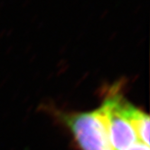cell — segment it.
I'll use <instances>...</instances> for the list:
<instances>
[{"mask_svg":"<svg viewBox=\"0 0 150 150\" xmlns=\"http://www.w3.org/2000/svg\"><path fill=\"white\" fill-rule=\"evenodd\" d=\"M0 16H1V15H0Z\"/></svg>","mask_w":150,"mask_h":150,"instance_id":"8fae6325","label":"cell"},{"mask_svg":"<svg viewBox=\"0 0 150 150\" xmlns=\"http://www.w3.org/2000/svg\"><path fill=\"white\" fill-rule=\"evenodd\" d=\"M141 7H142V6L140 5V4H138L134 9H133V14H137V13H138L139 11H140V9H141Z\"/></svg>","mask_w":150,"mask_h":150,"instance_id":"8992f818","label":"cell"},{"mask_svg":"<svg viewBox=\"0 0 150 150\" xmlns=\"http://www.w3.org/2000/svg\"><path fill=\"white\" fill-rule=\"evenodd\" d=\"M6 5V1L5 0H0V9H2Z\"/></svg>","mask_w":150,"mask_h":150,"instance_id":"9c48e42d","label":"cell"},{"mask_svg":"<svg viewBox=\"0 0 150 150\" xmlns=\"http://www.w3.org/2000/svg\"><path fill=\"white\" fill-rule=\"evenodd\" d=\"M32 2V0H24V1L22 2V4H21V6H22L23 8L26 7L30 3Z\"/></svg>","mask_w":150,"mask_h":150,"instance_id":"52a82bcc","label":"cell"},{"mask_svg":"<svg viewBox=\"0 0 150 150\" xmlns=\"http://www.w3.org/2000/svg\"><path fill=\"white\" fill-rule=\"evenodd\" d=\"M127 150H149V146L142 142H136L130 147H128Z\"/></svg>","mask_w":150,"mask_h":150,"instance_id":"277c9868","label":"cell"},{"mask_svg":"<svg viewBox=\"0 0 150 150\" xmlns=\"http://www.w3.org/2000/svg\"><path fill=\"white\" fill-rule=\"evenodd\" d=\"M121 99V95L112 94L106 98L102 106L99 109L105 121L114 150H127L137 140L133 127L122 113L120 107Z\"/></svg>","mask_w":150,"mask_h":150,"instance_id":"7a4b0ae2","label":"cell"},{"mask_svg":"<svg viewBox=\"0 0 150 150\" xmlns=\"http://www.w3.org/2000/svg\"><path fill=\"white\" fill-rule=\"evenodd\" d=\"M44 25V22H42V21H41V22H39V27L40 26H42Z\"/></svg>","mask_w":150,"mask_h":150,"instance_id":"30bf717a","label":"cell"},{"mask_svg":"<svg viewBox=\"0 0 150 150\" xmlns=\"http://www.w3.org/2000/svg\"><path fill=\"white\" fill-rule=\"evenodd\" d=\"M37 17H38V15H37V14H35V16H32V18H31V23H34V22H35L36 19H37Z\"/></svg>","mask_w":150,"mask_h":150,"instance_id":"ba28073f","label":"cell"},{"mask_svg":"<svg viewBox=\"0 0 150 150\" xmlns=\"http://www.w3.org/2000/svg\"><path fill=\"white\" fill-rule=\"evenodd\" d=\"M109 13H110V10H109V8H106V9H104L103 11L101 12L100 16V18H101V19L105 18L107 16L109 15Z\"/></svg>","mask_w":150,"mask_h":150,"instance_id":"5b68a950","label":"cell"},{"mask_svg":"<svg viewBox=\"0 0 150 150\" xmlns=\"http://www.w3.org/2000/svg\"><path fill=\"white\" fill-rule=\"evenodd\" d=\"M81 150H114L100 110L63 116Z\"/></svg>","mask_w":150,"mask_h":150,"instance_id":"6da1fadb","label":"cell"},{"mask_svg":"<svg viewBox=\"0 0 150 150\" xmlns=\"http://www.w3.org/2000/svg\"><path fill=\"white\" fill-rule=\"evenodd\" d=\"M120 107L123 115L133 127L137 138L149 146V116L123 98L120 101Z\"/></svg>","mask_w":150,"mask_h":150,"instance_id":"3957f363","label":"cell"}]
</instances>
